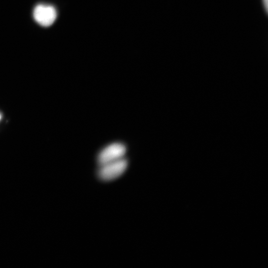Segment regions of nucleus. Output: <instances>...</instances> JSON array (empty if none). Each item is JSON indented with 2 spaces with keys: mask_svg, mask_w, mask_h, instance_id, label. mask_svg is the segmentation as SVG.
<instances>
[{
  "mask_svg": "<svg viewBox=\"0 0 268 268\" xmlns=\"http://www.w3.org/2000/svg\"><path fill=\"white\" fill-rule=\"evenodd\" d=\"M129 165V160L126 157L98 166L95 171L97 179L103 183L114 181L122 176Z\"/></svg>",
  "mask_w": 268,
  "mask_h": 268,
  "instance_id": "f257e3e1",
  "label": "nucleus"
},
{
  "mask_svg": "<svg viewBox=\"0 0 268 268\" xmlns=\"http://www.w3.org/2000/svg\"><path fill=\"white\" fill-rule=\"evenodd\" d=\"M127 151V145L121 141H115L105 145L96 156L97 166L125 157Z\"/></svg>",
  "mask_w": 268,
  "mask_h": 268,
  "instance_id": "f03ea898",
  "label": "nucleus"
},
{
  "mask_svg": "<svg viewBox=\"0 0 268 268\" xmlns=\"http://www.w3.org/2000/svg\"><path fill=\"white\" fill-rule=\"evenodd\" d=\"M57 16L55 8L49 4H38L33 10L35 20L40 25L45 27L51 25L55 21Z\"/></svg>",
  "mask_w": 268,
  "mask_h": 268,
  "instance_id": "7ed1b4c3",
  "label": "nucleus"
},
{
  "mask_svg": "<svg viewBox=\"0 0 268 268\" xmlns=\"http://www.w3.org/2000/svg\"><path fill=\"white\" fill-rule=\"evenodd\" d=\"M264 7L267 12H268V0H263Z\"/></svg>",
  "mask_w": 268,
  "mask_h": 268,
  "instance_id": "20e7f679",
  "label": "nucleus"
},
{
  "mask_svg": "<svg viewBox=\"0 0 268 268\" xmlns=\"http://www.w3.org/2000/svg\"><path fill=\"white\" fill-rule=\"evenodd\" d=\"M0 118H1V116H0Z\"/></svg>",
  "mask_w": 268,
  "mask_h": 268,
  "instance_id": "39448f33",
  "label": "nucleus"
}]
</instances>
